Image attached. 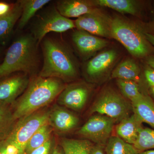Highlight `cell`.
<instances>
[{
  "mask_svg": "<svg viewBox=\"0 0 154 154\" xmlns=\"http://www.w3.org/2000/svg\"><path fill=\"white\" fill-rule=\"evenodd\" d=\"M143 123L137 115L133 113L119 122L115 127L116 132L119 137L133 145L143 127Z\"/></svg>",
  "mask_w": 154,
  "mask_h": 154,
  "instance_id": "9a60e30c",
  "label": "cell"
},
{
  "mask_svg": "<svg viewBox=\"0 0 154 154\" xmlns=\"http://www.w3.org/2000/svg\"><path fill=\"white\" fill-rule=\"evenodd\" d=\"M8 144V141L7 138L0 140V154H9Z\"/></svg>",
  "mask_w": 154,
  "mask_h": 154,
  "instance_id": "f546056e",
  "label": "cell"
},
{
  "mask_svg": "<svg viewBox=\"0 0 154 154\" xmlns=\"http://www.w3.org/2000/svg\"><path fill=\"white\" fill-rule=\"evenodd\" d=\"M95 6L107 7L119 13L136 15L140 8L137 2L131 0H95L93 1Z\"/></svg>",
  "mask_w": 154,
  "mask_h": 154,
  "instance_id": "ffe728a7",
  "label": "cell"
},
{
  "mask_svg": "<svg viewBox=\"0 0 154 154\" xmlns=\"http://www.w3.org/2000/svg\"><path fill=\"white\" fill-rule=\"evenodd\" d=\"M115 122L114 119L106 116L100 114L93 116L76 133L85 139L96 144L106 146L111 136Z\"/></svg>",
  "mask_w": 154,
  "mask_h": 154,
  "instance_id": "ba28073f",
  "label": "cell"
},
{
  "mask_svg": "<svg viewBox=\"0 0 154 154\" xmlns=\"http://www.w3.org/2000/svg\"><path fill=\"white\" fill-rule=\"evenodd\" d=\"M72 39L78 51L83 55H90L106 47L108 42L84 31L77 30L72 35Z\"/></svg>",
  "mask_w": 154,
  "mask_h": 154,
  "instance_id": "4fadbf2b",
  "label": "cell"
},
{
  "mask_svg": "<svg viewBox=\"0 0 154 154\" xmlns=\"http://www.w3.org/2000/svg\"><path fill=\"white\" fill-rule=\"evenodd\" d=\"M30 79L27 74L11 75L0 79V103L11 105L27 89Z\"/></svg>",
  "mask_w": 154,
  "mask_h": 154,
  "instance_id": "8fae6325",
  "label": "cell"
},
{
  "mask_svg": "<svg viewBox=\"0 0 154 154\" xmlns=\"http://www.w3.org/2000/svg\"><path fill=\"white\" fill-rule=\"evenodd\" d=\"M91 90L86 84L76 83L66 85L57 98V105L75 111L85 107Z\"/></svg>",
  "mask_w": 154,
  "mask_h": 154,
  "instance_id": "30bf717a",
  "label": "cell"
},
{
  "mask_svg": "<svg viewBox=\"0 0 154 154\" xmlns=\"http://www.w3.org/2000/svg\"><path fill=\"white\" fill-rule=\"evenodd\" d=\"M117 84L123 96L132 102L143 95L140 86L137 82L117 79Z\"/></svg>",
  "mask_w": 154,
  "mask_h": 154,
  "instance_id": "484cf974",
  "label": "cell"
},
{
  "mask_svg": "<svg viewBox=\"0 0 154 154\" xmlns=\"http://www.w3.org/2000/svg\"><path fill=\"white\" fill-rule=\"evenodd\" d=\"M105 146L106 154H138L140 152L133 145L116 136L110 137Z\"/></svg>",
  "mask_w": 154,
  "mask_h": 154,
  "instance_id": "d4e9b609",
  "label": "cell"
},
{
  "mask_svg": "<svg viewBox=\"0 0 154 154\" xmlns=\"http://www.w3.org/2000/svg\"><path fill=\"white\" fill-rule=\"evenodd\" d=\"M138 154H154V149L140 152Z\"/></svg>",
  "mask_w": 154,
  "mask_h": 154,
  "instance_id": "8d00e7d4",
  "label": "cell"
},
{
  "mask_svg": "<svg viewBox=\"0 0 154 154\" xmlns=\"http://www.w3.org/2000/svg\"><path fill=\"white\" fill-rule=\"evenodd\" d=\"M146 26L115 17L111 19V36L121 43L133 56L145 58L154 55V47L146 37V33H152Z\"/></svg>",
  "mask_w": 154,
  "mask_h": 154,
  "instance_id": "277c9868",
  "label": "cell"
},
{
  "mask_svg": "<svg viewBox=\"0 0 154 154\" xmlns=\"http://www.w3.org/2000/svg\"><path fill=\"white\" fill-rule=\"evenodd\" d=\"M38 43L32 34L22 35L9 48L0 64V79L16 72L32 75L37 67Z\"/></svg>",
  "mask_w": 154,
  "mask_h": 154,
  "instance_id": "3957f363",
  "label": "cell"
},
{
  "mask_svg": "<svg viewBox=\"0 0 154 154\" xmlns=\"http://www.w3.org/2000/svg\"><path fill=\"white\" fill-rule=\"evenodd\" d=\"M131 111V104L120 94L110 89L102 92L90 110L91 113L106 116L119 122L129 116Z\"/></svg>",
  "mask_w": 154,
  "mask_h": 154,
  "instance_id": "8992f818",
  "label": "cell"
},
{
  "mask_svg": "<svg viewBox=\"0 0 154 154\" xmlns=\"http://www.w3.org/2000/svg\"><path fill=\"white\" fill-rule=\"evenodd\" d=\"M143 70L144 78L147 86L150 88L154 86V69L147 64Z\"/></svg>",
  "mask_w": 154,
  "mask_h": 154,
  "instance_id": "f1b7e54d",
  "label": "cell"
},
{
  "mask_svg": "<svg viewBox=\"0 0 154 154\" xmlns=\"http://www.w3.org/2000/svg\"><path fill=\"white\" fill-rule=\"evenodd\" d=\"M22 13V4L19 0L11 6V10L8 14L0 17V42L5 40L11 35Z\"/></svg>",
  "mask_w": 154,
  "mask_h": 154,
  "instance_id": "ac0fdd59",
  "label": "cell"
},
{
  "mask_svg": "<svg viewBox=\"0 0 154 154\" xmlns=\"http://www.w3.org/2000/svg\"><path fill=\"white\" fill-rule=\"evenodd\" d=\"M66 86L56 78L33 77L24 93L11 105L15 120L47 107Z\"/></svg>",
  "mask_w": 154,
  "mask_h": 154,
  "instance_id": "6da1fadb",
  "label": "cell"
},
{
  "mask_svg": "<svg viewBox=\"0 0 154 154\" xmlns=\"http://www.w3.org/2000/svg\"><path fill=\"white\" fill-rule=\"evenodd\" d=\"M79 121L78 116L66 107L57 104L50 109L48 124L57 133L70 132L78 126Z\"/></svg>",
  "mask_w": 154,
  "mask_h": 154,
  "instance_id": "7c38bea8",
  "label": "cell"
},
{
  "mask_svg": "<svg viewBox=\"0 0 154 154\" xmlns=\"http://www.w3.org/2000/svg\"><path fill=\"white\" fill-rule=\"evenodd\" d=\"M139 152L154 149V129L143 127L133 145Z\"/></svg>",
  "mask_w": 154,
  "mask_h": 154,
  "instance_id": "4316f807",
  "label": "cell"
},
{
  "mask_svg": "<svg viewBox=\"0 0 154 154\" xmlns=\"http://www.w3.org/2000/svg\"><path fill=\"white\" fill-rule=\"evenodd\" d=\"M53 129L49 124L42 127L31 137L27 143L23 154H28L41 146L52 137Z\"/></svg>",
  "mask_w": 154,
  "mask_h": 154,
  "instance_id": "cb8c5ba5",
  "label": "cell"
},
{
  "mask_svg": "<svg viewBox=\"0 0 154 154\" xmlns=\"http://www.w3.org/2000/svg\"><path fill=\"white\" fill-rule=\"evenodd\" d=\"M52 154H65L63 149L62 148L60 145L56 144Z\"/></svg>",
  "mask_w": 154,
  "mask_h": 154,
  "instance_id": "836d02e7",
  "label": "cell"
},
{
  "mask_svg": "<svg viewBox=\"0 0 154 154\" xmlns=\"http://www.w3.org/2000/svg\"><path fill=\"white\" fill-rule=\"evenodd\" d=\"M90 154H105L104 146L97 144L93 146Z\"/></svg>",
  "mask_w": 154,
  "mask_h": 154,
  "instance_id": "1f68e13d",
  "label": "cell"
},
{
  "mask_svg": "<svg viewBox=\"0 0 154 154\" xmlns=\"http://www.w3.org/2000/svg\"><path fill=\"white\" fill-rule=\"evenodd\" d=\"M17 121L11 105L0 103V140L8 138Z\"/></svg>",
  "mask_w": 154,
  "mask_h": 154,
  "instance_id": "603a6c76",
  "label": "cell"
},
{
  "mask_svg": "<svg viewBox=\"0 0 154 154\" xmlns=\"http://www.w3.org/2000/svg\"><path fill=\"white\" fill-rule=\"evenodd\" d=\"M1 49H0V54H1Z\"/></svg>",
  "mask_w": 154,
  "mask_h": 154,
  "instance_id": "74e56055",
  "label": "cell"
},
{
  "mask_svg": "<svg viewBox=\"0 0 154 154\" xmlns=\"http://www.w3.org/2000/svg\"><path fill=\"white\" fill-rule=\"evenodd\" d=\"M149 95L151 97V98L154 101V86L150 87L149 88Z\"/></svg>",
  "mask_w": 154,
  "mask_h": 154,
  "instance_id": "d590c367",
  "label": "cell"
},
{
  "mask_svg": "<svg viewBox=\"0 0 154 154\" xmlns=\"http://www.w3.org/2000/svg\"><path fill=\"white\" fill-rule=\"evenodd\" d=\"M111 78L134 81L140 85L141 79L140 67L134 60L127 59L122 61L113 70Z\"/></svg>",
  "mask_w": 154,
  "mask_h": 154,
  "instance_id": "d6986e66",
  "label": "cell"
},
{
  "mask_svg": "<svg viewBox=\"0 0 154 154\" xmlns=\"http://www.w3.org/2000/svg\"><path fill=\"white\" fill-rule=\"evenodd\" d=\"M111 19L96 9L81 16L75 22L77 30H84L93 35L111 38Z\"/></svg>",
  "mask_w": 154,
  "mask_h": 154,
  "instance_id": "9c48e42d",
  "label": "cell"
},
{
  "mask_svg": "<svg viewBox=\"0 0 154 154\" xmlns=\"http://www.w3.org/2000/svg\"><path fill=\"white\" fill-rule=\"evenodd\" d=\"M22 13L18 21V28L22 30L36 12L51 2L49 0H20Z\"/></svg>",
  "mask_w": 154,
  "mask_h": 154,
  "instance_id": "44dd1931",
  "label": "cell"
},
{
  "mask_svg": "<svg viewBox=\"0 0 154 154\" xmlns=\"http://www.w3.org/2000/svg\"><path fill=\"white\" fill-rule=\"evenodd\" d=\"M75 28V22L61 15L54 7L38 17L33 26L31 34L39 44L50 32L63 33Z\"/></svg>",
  "mask_w": 154,
  "mask_h": 154,
  "instance_id": "52a82bcc",
  "label": "cell"
},
{
  "mask_svg": "<svg viewBox=\"0 0 154 154\" xmlns=\"http://www.w3.org/2000/svg\"><path fill=\"white\" fill-rule=\"evenodd\" d=\"M146 37L149 42L154 47V34L146 33Z\"/></svg>",
  "mask_w": 154,
  "mask_h": 154,
  "instance_id": "e575fe53",
  "label": "cell"
},
{
  "mask_svg": "<svg viewBox=\"0 0 154 154\" xmlns=\"http://www.w3.org/2000/svg\"><path fill=\"white\" fill-rule=\"evenodd\" d=\"M93 1L61 0L56 2V8L66 18L79 17L96 11Z\"/></svg>",
  "mask_w": 154,
  "mask_h": 154,
  "instance_id": "5bb4252c",
  "label": "cell"
},
{
  "mask_svg": "<svg viewBox=\"0 0 154 154\" xmlns=\"http://www.w3.org/2000/svg\"><path fill=\"white\" fill-rule=\"evenodd\" d=\"M144 59L146 63L154 69V55L149 56Z\"/></svg>",
  "mask_w": 154,
  "mask_h": 154,
  "instance_id": "d6a6232c",
  "label": "cell"
},
{
  "mask_svg": "<svg viewBox=\"0 0 154 154\" xmlns=\"http://www.w3.org/2000/svg\"><path fill=\"white\" fill-rule=\"evenodd\" d=\"M117 57V53L113 49L100 53L88 62L86 72L89 77L99 76L107 71L113 65Z\"/></svg>",
  "mask_w": 154,
  "mask_h": 154,
  "instance_id": "2e32d148",
  "label": "cell"
},
{
  "mask_svg": "<svg viewBox=\"0 0 154 154\" xmlns=\"http://www.w3.org/2000/svg\"><path fill=\"white\" fill-rule=\"evenodd\" d=\"M50 109L45 107L17 120L7 139L19 147L23 154L31 137L42 127L48 124Z\"/></svg>",
  "mask_w": 154,
  "mask_h": 154,
  "instance_id": "5b68a950",
  "label": "cell"
},
{
  "mask_svg": "<svg viewBox=\"0 0 154 154\" xmlns=\"http://www.w3.org/2000/svg\"><path fill=\"white\" fill-rule=\"evenodd\" d=\"M133 113L143 122L154 128V101L149 94H143L131 102Z\"/></svg>",
  "mask_w": 154,
  "mask_h": 154,
  "instance_id": "e0dca14e",
  "label": "cell"
},
{
  "mask_svg": "<svg viewBox=\"0 0 154 154\" xmlns=\"http://www.w3.org/2000/svg\"><path fill=\"white\" fill-rule=\"evenodd\" d=\"M60 145L65 154H90L93 143L86 139H74L63 138Z\"/></svg>",
  "mask_w": 154,
  "mask_h": 154,
  "instance_id": "7402d4cb",
  "label": "cell"
},
{
  "mask_svg": "<svg viewBox=\"0 0 154 154\" xmlns=\"http://www.w3.org/2000/svg\"><path fill=\"white\" fill-rule=\"evenodd\" d=\"M11 6L5 2H0V17L8 14L11 10Z\"/></svg>",
  "mask_w": 154,
  "mask_h": 154,
  "instance_id": "4dcf8cb0",
  "label": "cell"
},
{
  "mask_svg": "<svg viewBox=\"0 0 154 154\" xmlns=\"http://www.w3.org/2000/svg\"><path fill=\"white\" fill-rule=\"evenodd\" d=\"M56 144L55 139L52 137L47 142L28 154H52Z\"/></svg>",
  "mask_w": 154,
  "mask_h": 154,
  "instance_id": "83f0119b",
  "label": "cell"
},
{
  "mask_svg": "<svg viewBox=\"0 0 154 154\" xmlns=\"http://www.w3.org/2000/svg\"><path fill=\"white\" fill-rule=\"evenodd\" d=\"M43 63L38 76L56 78L64 82L74 79L78 75V66L69 48L60 42L51 38L42 43Z\"/></svg>",
  "mask_w": 154,
  "mask_h": 154,
  "instance_id": "7a4b0ae2",
  "label": "cell"
}]
</instances>
